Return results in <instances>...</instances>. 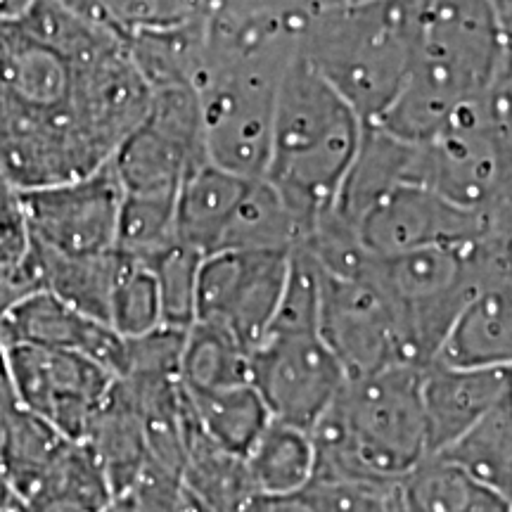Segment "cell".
<instances>
[{
  "label": "cell",
  "instance_id": "37",
  "mask_svg": "<svg viewBox=\"0 0 512 512\" xmlns=\"http://www.w3.org/2000/svg\"><path fill=\"white\" fill-rule=\"evenodd\" d=\"M174 512H211L207 505H204L200 498H197L188 486H181V494H178V501H176V510Z\"/></svg>",
  "mask_w": 512,
  "mask_h": 512
},
{
  "label": "cell",
  "instance_id": "6",
  "mask_svg": "<svg viewBox=\"0 0 512 512\" xmlns=\"http://www.w3.org/2000/svg\"><path fill=\"white\" fill-rule=\"evenodd\" d=\"M472 247H434L373 256L361 275L387 299L403 351L413 366H430L453 320L479 290Z\"/></svg>",
  "mask_w": 512,
  "mask_h": 512
},
{
  "label": "cell",
  "instance_id": "24",
  "mask_svg": "<svg viewBox=\"0 0 512 512\" xmlns=\"http://www.w3.org/2000/svg\"><path fill=\"white\" fill-rule=\"evenodd\" d=\"M36 252L41 259L46 292L55 294L60 302L83 316L100 323L110 320V299L121 261L117 249L95 256H64L41 247H36Z\"/></svg>",
  "mask_w": 512,
  "mask_h": 512
},
{
  "label": "cell",
  "instance_id": "4",
  "mask_svg": "<svg viewBox=\"0 0 512 512\" xmlns=\"http://www.w3.org/2000/svg\"><path fill=\"white\" fill-rule=\"evenodd\" d=\"M422 366L399 363L347 380L309 432L313 479L396 484L427 456Z\"/></svg>",
  "mask_w": 512,
  "mask_h": 512
},
{
  "label": "cell",
  "instance_id": "3",
  "mask_svg": "<svg viewBox=\"0 0 512 512\" xmlns=\"http://www.w3.org/2000/svg\"><path fill=\"white\" fill-rule=\"evenodd\" d=\"M363 126L354 107L294 55L275 102L264 181L302 223L304 238L337 207Z\"/></svg>",
  "mask_w": 512,
  "mask_h": 512
},
{
  "label": "cell",
  "instance_id": "18",
  "mask_svg": "<svg viewBox=\"0 0 512 512\" xmlns=\"http://www.w3.org/2000/svg\"><path fill=\"white\" fill-rule=\"evenodd\" d=\"M183 484L211 512H259L261 494L252 484L245 458L223 451L202 432L190 401L185 415Z\"/></svg>",
  "mask_w": 512,
  "mask_h": 512
},
{
  "label": "cell",
  "instance_id": "1",
  "mask_svg": "<svg viewBox=\"0 0 512 512\" xmlns=\"http://www.w3.org/2000/svg\"><path fill=\"white\" fill-rule=\"evenodd\" d=\"M152 91L124 41L57 0L0 19V176L17 190L112 162Z\"/></svg>",
  "mask_w": 512,
  "mask_h": 512
},
{
  "label": "cell",
  "instance_id": "11",
  "mask_svg": "<svg viewBox=\"0 0 512 512\" xmlns=\"http://www.w3.org/2000/svg\"><path fill=\"white\" fill-rule=\"evenodd\" d=\"M3 347L19 408L48 420L64 439H86L117 377L72 351H48L29 344Z\"/></svg>",
  "mask_w": 512,
  "mask_h": 512
},
{
  "label": "cell",
  "instance_id": "32",
  "mask_svg": "<svg viewBox=\"0 0 512 512\" xmlns=\"http://www.w3.org/2000/svg\"><path fill=\"white\" fill-rule=\"evenodd\" d=\"M202 259L204 256L195 249L176 242L145 264L157 280L162 325L166 328L188 330L195 323L197 273H200Z\"/></svg>",
  "mask_w": 512,
  "mask_h": 512
},
{
  "label": "cell",
  "instance_id": "21",
  "mask_svg": "<svg viewBox=\"0 0 512 512\" xmlns=\"http://www.w3.org/2000/svg\"><path fill=\"white\" fill-rule=\"evenodd\" d=\"M83 444L91 448L102 475L107 479L112 498H119L147 463V439L136 403L121 380H114L110 394L102 401L88 437Z\"/></svg>",
  "mask_w": 512,
  "mask_h": 512
},
{
  "label": "cell",
  "instance_id": "16",
  "mask_svg": "<svg viewBox=\"0 0 512 512\" xmlns=\"http://www.w3.org/2000/svg\"><path fill=\"white\" fill-rule=\"evenodd\" d=\"M432 363L512 368V259L458 313Z\"/></svg>",
  "mask_w": 512,
  "mask_h": 512
},
{
  "label": "cell",
  "instance_id": "26",
  "mask_svg": "<svg viewBox=\"0 0 512 512\" xmlns=\"http://www.w3.org/2000/svg\"><path fill=\"white\" fill-rule=\"evenodd\" d=\"M67 444L69 439H64L48 420L24 408H15L5 415L0 467L19 498V505L34 494Z\"/></svg>",
  "mask_w": 512,
  "mask_h": 512
},
{
  "label": "cell",
  "instance_id": "10",
  "mask_svg": "<svg viewBox=\"0 0 512 512\" xmlns=\"http://www.w3.org/2000/svg\"><path fill=\"white\" fill-rule=\"evenodd\" d=\"M36 247L64 256H95L117 249L124 200L112 164L72 181L19 190Z\"/></svg>",
  "mask_w": 512,
  "mask_h": 512
},
{
  "label": "cell",
  "instance_id": "41",
  "mask_svg": "<svg viewBox=\"0 0 512 512\" xmlns=\"http://www.w3.org/2000/svg\"><path fill=\"white\" fill-rule=\"evenodd\" d=\"M0 512H22V508H0Z\"/></svg>",
  "mask_w": 512,
  "mask_h": 512
},
{
  "label": "cell",
  "instance_id": "38",
  "mask_svg": "<svg viewBox=\"0 0 512 512\" xmlns=\"http://www.w3.org/2000/svg\"><path fill=\"white\" fill-rule=\"evenodd\" d=\"M36 0H0V19H12L24 15Z\"/></svg>",
  "mask_w": 512,
  "mask_h": 512
},
{
  "label": "cell",
  "instance_id": "29",
  "mask_svg": "<svg viewBox=\"0 0 512 512\" xmlns=\"http://www.w3.org/2000/svg\"><path fill=\"white\" fill-rule=\"evenodd\" d=\"M259 512H399L396 484L311 479L283 496H261Z\"/></svg>",
  "mask_w": 512,
  "mask_h": 512
},
{
  "label": "cell",
  "instance_id": "17",
  "mask_svg": "<svg viewBox=\"0 0 512 512\" xmlns=\"http://www.w3.org/2000/svg\"><path fill=\"white\" fill-rule=\"evenodd\" d=\"M252 181L211 162L192 169L176 192V240L202 256L219 252Z\"/></svg>",
  "mask_w": 512,
  "mask_h": 512
},
{
  "label": "cell",
  "instance_id": "42",
  "mask_svg": "<svg viewBox=\"0 0 512 512\" xmlns=\"http://www.w3.org/2000/svg\"><path fill=\"white\" fill-rule=\"evenodd\" d=\"M510 512H512V508H510Z\"/></svg>",
  "mask_w": 512,
  "mask_h": 512
},
{
  "label": "cell",
  "instance_id": "40",
  "mask_svg": "<svg viewBox=\"0 0 512 512\" xmlns=\"http://www.w3.org/2000/svg\"><path fill=\"white\" fill-rule=\"evenodd\" d=\"M5 415L8 413H0V441H3V432H5Z\"/></svg>",
  "mask_w": 512,
  "mask_h": 512
},
{
  "label": "cell",
  "instance_id": "15",
  "mask_svg": "<svg viewBox=\"0 0 512 512\" xmlns=\"http://www.w3.org/2000/svg\"><path fill=\"white\" fill-rule=\"evenodd\" d=\"M508 396H512V368L425 366L422 411L427 451H444Z\"/></svg>",
  "mask_w": 512,
  "mask_h": 512
},
{
  "label": "cell",
  "instance_id": "5",
  "mask_svg": "<svg viewBox=\"0 0 512 512\" xmlns=\"http://www.w3.org/2000/svg\"><path fill=\"white\" fill-rule=\"evenodd\" d=\"M420 5L422 0H366L304 12L297 55L370 124L394 105L406 83Z\"/></svg>",
  "mask_w": 512,
  "mask_h": 512
},
{
  "label": "cell",
  "instance_id": "12",
  "mask_svg": "<svg viewBox=\"0 0 512 512\" xmlns=\"http://www.w3.org/2000/svg\"><path fill=\"white\" fill-rule=\"evenodd\" d=\"M318 306L320 337L347 380L411 363L387 299L366 275H332L318 268Z\"/></svg>",
  "mask_w": 512,
  "mask_h": 512
},
{
  "label": "cell",
  "instance_id": "13",
  "mask_svg": "<svg viewBox=\"0 0 512 512\" xmlns=\"http://www.w3.org/2000/svg\"><path fill=\"white\" fill-rule=\"evenodd\" d=\"M489 233L482 214L448 202L422 185H399L358 221V238L373 256L475 245Z\"/></svg>",
  "mask_w": 512,
  "mask_h": 512
},
{
  "label": "cell",
  "instance_id": "19",
  "mask_svg": "<svg viewBox=\"0 0 512 512\" xmlns=\"http://www.w3.org/2000/svg\"><path fill=\"white\" fill-rule=\"evenodd\" d=\"M399 512H510L512 501L441 453H427L396 482Z\"/></svg>",
  "mask_w": 512,
  "mask_h": 512
},
{
  "label": "cell",
  "instance_id": "27",
  "mask_svg": "<svg viewBox=\"0 0 512 512\" xmlns=\"http://www.w3.org/2000/svg\"><path fill=\"white\" fill-rule=\"evenodd\" d=\"M439 453L512 501V396Z\"/></svg>",
  "mask_w": 512,
  "mask_h": 512
},
{
  "label": "cell",
  "instance_id": "35",
  "mask_svg": "<svg viewBox=\"0 0 512 512\" xmlns=\"http://www.w3.org/2000/svg\"><path fill=\"white\" fill-rule=\"evenodd\" d=\"M486 114H489L491 126L496 128L498 136L512 145V69L486 100Z\"/></svg>",
  "mask_w": 512,
  "mask_h": 512
},
{
  "label": "cell",
  "instance_id": "34",
  "mask_svg": "<svg viewBox=\"0 0 512 512\" xmlns=\"http://www.w3.org/2000/svg\"><path fill=\"white\" fill-rule=\"evenodd\" d=\"M34 252V240L22 207V195L0 176V273L22 264Z\"/></svg>",
  "mask_w": 512,
  "mask_h": 512
},
{
  "label": "cell",
  "instance_id": "28",
  "mask_svg": "<svg viewBox=\"0 0 512 512\" xmlns=\"http://www.w3.org/2000/svg\"><path fill=\"white\" fill-rule=\"evenodd\" d=\"M185 396L202 432L233 456L245 458V453L271 422V413L252 382L221 389V392Z\"/></svg>",
  "mask_w": 512,
  "mask_h": 512
},
{
  "label": "cell",
  "instance_id": "8",
  "mask_svg": "<svg viewBox=\"0 0 512 512\" xmlns=\"http://www.w3.org/2000/svg\"><path fill=\"white\" fill-rule=\"evenodd\" d=\"M249 382L273 420L311 432L347 384L320 330L271 328L249 351Z\"/></svg>",
  "mask_w": 512,
  "mask_h": 512
},
{
  "label": "cell",
  "instance_id": "7",
  "mask_svg": "<svg viewBox=\"0 0 512 512\" xmlns=\"http://www.w3.org/2000/svg\"><path fill=\"white\" fill-rule=\"evenodd\" d=\"M207 162L200 98L195 88L176 86L152 91L143 121L110 164L126 195L176 197L185 176Z\"/></svg>",
  "mask_w": 512,
  "mask_h": 512
},
{
  "label": "cell",
  "instance_id": "2",
  "mask_svg": "<svg viewBox=\"0 0 512 512\" xmlns=\"http://www.w3.org/2000/svg\"><path fill=\"white\" fill-rule=\"evenodd\" d=\"M510 69L512 46L491 0H422L406 83L370 124L411 143L430 140L484 107Z\"/></svg>",
  "mask_w": 512,
  "mask_h": 512
},
{
  "label": "cell",
  "instance_id": "31",
  "mask_svg": "<svg viewBox=\"0 0 512 512\" xmlns=\"http://www.w3.org/2000/svg\"><path fill=\"white\" fill-rule=\"evenodd\" d=\"M119 273L110 299V328L124 339L162 328V302L150 268L119 252Z\"/></svg>",
  "mask_w": 512,
  "mask_h": 512
},
{
  "label": "cell",
  "instance_id": "30",
  "mask_svg": "<svg viewBox=\"0 0 512 512\" xmlns=\"http://www.w3.org/2000/svg\"><path fill=\"white\" fill-rule=\"evenodd\" d=\"M176 242V197L124 192L117 226V252L147 264Z\"/></svg>",
  "mask_w": 512,
  "mask_h": 512
},
{
  "label": "cell",
  "instance_id": "25",
  "mask_svg": "<svg viewBox=\"0 0 512 512\" xmlns=\"http://www.w3.org/2000/svg\"><path fill=\"white\" fill-rule=\"evenodd\" d=\"M245 465L261 496L292 494L313 479L316 451L311 434L271 418L245 453Z\"/></svg>",
  "mask_w": 512,
  "mask_h": 512
},
{
  "label": "cell",
  "instance_id": "36",
  "mask_svg": "<svg viewBox=\"0 0 512 512\" xmlns=\"http://www.w3.org/2000/svg\"><path fill=\"white\" fill-rule=\"evenodd\" d=\"M19 408L15 384H12L8 356H5V347L0 344V413H12Z\"/></svg>",
  "mask_w": 512,
  "mask_h": 512
},
{
  "label": "cell",
  "instance_id": "39",
  "mask_svg": "<svg viewBox=\"0 0 512 512\" xmlns=\"http://www.w3.org/2000/svg\"><path fill=\"white\" fill-rule=\"evenodd\" d=\"M0 508H22L15 491H12L8 477H5L3 467H0Z\"/></svg>",
  "mask_w": 512,
  "mask_h": 512
},
{
  "label": "cell",
  "instance_id": "14",
  "mask_svg": "<svg viewBox=\"0 0 512 512\" xmlns=\"http://www.w3.org/2000/svg\"><path fill=\"white\" fill-rule=\"evenodd\" d=\"M0 342L72 351L100 363L114 377L124 370L126 339L107 323L83 316L50 292L34 294L0 318Z\"/></svg>",
  "mask_w": 512,
  "mask_h": 512
},
{
  "label": "cell",
  "instance_id": "9",
  "mask_svg": "<svg viewBox=\"0 0 512 512\" xmlns=\"http://www.w3.org/2000/svg\"><path fill=\"white\" fill-rule=\"evenodd\" d=\"M292 252H214L197 273L195 320L226 328L252 351L283 299Z\"/></svg>",
  "mask_w": 512,
  "mask_h": 512
},
{
  "label": "cell",
  "instance_id": "22",
  "mask_svg": "<svg viewBox=\"0 0 512 512\" xmlns=\"http://www.w3.org/2000/svg\"><path fill=\"white\" fill-rule=\"evenodd\" d=\"M114 498L98 460L83 441H69L22 503V512H112Z\"/></svg>",
  "mask_w": 512,
  "mask_h": 512
},
{
  "label": "cell",
  "instance_id": "23",
  "mask_svg": "<svg viewBox=\"0 0 512 512\" xmlns=\"http://www.w3.org/2000/svg\"><path fill=\"white\" fill-rule=\"evenodd\" d=\"M178 382L190 396L249 382V351L226 328L195 320L185 330Z\"/></svg>",
  "mask_w": 512,
  "mask_h": 512
},
{
  "label": "cell",
  "instance_id": "20",
  "mask_svg": "<svg viewBox=\"0 0 512 512\" xmlns=\"http://www.w3.org/2000/svg\"><path fill=\"white\" fill-rule=\"evenodd\" d=\"M413 152L411 140L394 136L380 124L363 126L361 145L339 192L337 214L358 228V221L375 202L411 181Z\"/></svg>",
  "mask_w": 512,
  "mask_h": 512
},
{
  "label": "cell",
  "instance_id": "33",
  "mask_svg": "<svg viewBox=\"0 0 512 512\" xmlns=\"http://www.w3.org/2000/svg\"><path fill=\"white\" fill-rule=\"evenodd\" d=\"M183 486V472L147 456L133 484L114 498V512H174Z\"/></svg>",
  "mask_w": 512,
  "mask_h": 512
}]
</instances>
